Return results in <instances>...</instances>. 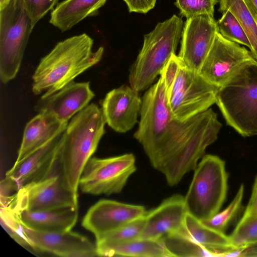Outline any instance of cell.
I'll list each match as a JSON object with an SVG mask.
<instances>
[{
	"label": "cell",
	"instance_id": "24",
	"mask_svg": "<svg viewBox=\"0 0 257 257\" xmlns=\"http://www.w3.org/2000/svg\"><path fill=\"white\" fill-rule=\"evenodd\" d=\"M99 256L170 257L162 239L137 238L106 246H96Z\"/></svg>",
	"mask_w": 257,
	"mask_h": 257
},
{
	"label": "cell",
	"instance_id": "10",
	"mask_svg": "<svg viewBox=\"0 0 257 257\" xmlns=\"http://www.w3.org/2000/svg\"><path fill=\"white\" fill-rule=\"evenodd\" d=\"M140 114L139 126L134 136L148 156L164 137L174 119L162 76L144 93Z\"/></svg>",
	"mask_w": 257,
	"mask_h": 257
},
{
	"label": "cell",
	"instance_id": "35",
	"mask_svg": "<svg viewBox=\"0 0 257 257\" xmlns=\"http://www.w3.org/2000/svg\"><path fill=\"white\" fill-rule=\"evenodd\" d=\"M130 13L146 14L155 6L157 0H123Z\"/></svg>",
	"mask_w": 257,
	"mask_h": 257
},
{
	"label": "cell",
	"instance_id": "26",
	"mask_svg": "<svg viewBox=\"0 0 257 257\" xmlns=\"http://www.w3.org/2000/svg\"><path fill=\"white\" fill-rule=\"evenodd\" d=\"M218 11H229L236 17L250 43V52L257 60V22L242 0H220Z\"/></svg>",
	"mask_w": 257,
	"mask_h": 257
},
{
	"label": "cell",
	"instance_id": "38",
	"mask_svg": "<svg viewBox=\"0 0 257 257\" xmlns=\"http://www.w3.org/2000/svg\"><path fill=\"white\" fill-rule=\"evenodd\" d=\"M254 19L257 20V0H242Z\"/></svg>",
	"mask_w": 257,
	"mask_h": 257
},
{
	"label": "cell",
	"instance_id": "17",
	"mask_svg": "<svg viewBox=\"0 0 257 257\" xmlns=\"http://www.w3.org/2000/svg\"><path fill=\"white\" fill-rule=\"evenodd\" d=\"M94 96L89 82L72 81L51 95L42 96L35 109L38 113H49L61 121L69 122L88 105Z\"/></svg>",
	"mask_w": 257,
	"mask_h": 257
},
{
	"label": "cell",
	"instance_id": "11",
	"mask_svg": "<svg viewBox=\"0 0 257 257\" xmlns=\"http://www.w3.org/2000/svg\"><path fill=\"white\" fill-rule=\"evenodd\" d=\"M15 200L22 211L78 207V197L67 189L60 173L25 185L15 193Z\"/></svg>",
	"mask_w": 257,
	"mask_h": 257
},
{
	"label": "cell",
	"instance_id": "33",
	"mask_svg": "<svg viewBox=\"0 0 257 257\" xmlns=\"http://www.w3.org/2000/svg\"><path fill=\"white\" fill-rule=\"evenodd\" d=\"M29 15L32 28L49 11L53 9L59 0H22Z\"/></svg>",
	"mask_w": 257,
	"mask_h": 257
},
{
	"label": "cell",
	"instance_id": "22",
	"mask_svg": "<svg viewBox=\"0 0 257 257\" xmlns=\"http://www.w3.org/2000/svg\"><path fill=\"white\" fill-rule=\"evenodd\" d=\"M178 233L200 245L223 253L225 256H233L234 251L239 249L232 245L229 235L209 227L188 212Z\"/></svg>",
	"mask_w": 257,
	"mask_h": 257
},
{
	"label": "cell",
	"instance_id": "3",
	"mask_svg": "<svg viewBox=\"0 0 257 257\" xmlns=\"http://www.w3.org/2000/svg\"><path fill=\"white\" fill-rule=\"evenodd\" d=\"M106 123L101 109L91 103L71 118L62 135L60 174L66 187L77 197L82 171L105 133Z\"/></svg>",
	"mask_w": 257,
	"mask_h": 257
},
{
	"label": "cell",
	"instance_id": "39",
	"mask_svg": "<svg viewBox=\"0 0 257 257\" xmlns=\"http://www.w3.org/2000/svg\"><path fill=\"white\" fill-rule=\"evenodd\" d=\"M11 0H0V10L5 8Z\"/></svg>",
	"mask_w": 257,
	"mask_h": 257
},
{
	"label": "cell",
	"instance_id": "2",
	"mask_svg": "<svg viewBox=\"0 0 257 257\" xmlns=\"http://www.w3.org/2000/svg\"><path fill=\"white\" fill-rule=\"evenodd\" d=\"M93 39L86 34L74 36L56 44L43 57L32 76L35 95H51L73 81L78 75L97 64L104 49L92 51Z\"/></svg>",
	"mask_w": 257,
	"mask_h": 257
},
{
	"label": "cell",
	"instance_id": "32",
	"mask_svg": "<svg viewBox=\"0 0 257 257\" xmlns=\"http://www.w3.org/2000/svg\"><path fill=\"white\" fill-rule=\"evenodd\" d=\"M217 0H176L175 6L179 9L182 17L187 19L198 15H214Z\"/></svg>",
	"mask_w": 257,
	"mask_h": 257
},
{
	"label": "cell",
	"instance_id": "29",
	"mask_svg": "<svg viewBox=\"0 0 257 257\" xmlns=\"http://www.w3.org/2000/svg\"><path fill=\"white\" fill-rule=\"evenodd\" d=\"M244 192V185L241 184L233 199L224 210L218 212L211 218L201 221L212 229L224 233L229 223L240 210Z\"/></svg>",
	"mask_w": 257,
	"mask_h": 257
},
{
	"label": "cell",
	"instance_id": "19",
	"mask_svg": "<svg viewBox=\"0 0 257 257\" xmlns=\"http://www.w3.org/2000/svg\"><path fill=\"white\" fill-rule=\"evenodd\" d=\"M187 213L185 196L175 194L166 198L158 206L146 212L139 238L159 240L179 232Z\"/></svg>",
	"mask_w": 257,
	"mask_h": 257
},
{
	"label": "cell",
	"instance_id": "20",
	"mask_svg": "<svg viewBox=\"0 0 257 257\" xmlns=\"http://www.w3.org/2000/svg\"><path fill=\"white\" fill-rule=\"evenodd\" d=\"M69 122L60 120L47 113H38L26 124L16 166L34 151L62 134Z\"/></svg>",
	"mask_w": 257,
	"mask_h": 257
},
{
	"label": "cell",
	"instance_id": "9",
	"mask_svg": "<svg viewBox=\"0 0 257 257\" xmlns=\"http://www.w3.org/2000/svg\"><path fill=\"white\" fill-rule=\"evenodd\" d=\"M137 170L132 153L106 158L91 157L81 175L79 188L84 193L111 195L120 193Z\"/></svg>",
	"mask_w": 257,
	"mask_h": 257
},
{
	"label": "cell",
	"instance_id": "41",
	"mask_svg": "<svg viewBox=\"0 0 257 257\" xmlns=\"http://www.w3.org/2000/svg\"><path fill=\"white\" fill-rule=\"evenodd\" d=\"M255 216H256V215H255Z\"/></svg>",
	"mask_w": 257,
	"mask_h": 257
},
{
	"label": "cell",
	"instance_id": "31",
	"mask_svg": "<svg viewBox=\"0 0 257 257\" xmlns=\"http://www.w3.org/2000/svg\"><path fill=\"white\" fill-rule=\"evenodd\" d=\"M216 22L218 32L225 39L251 49L248 39L239 22L229 11L222 13Z\"/></svg>",
	"mask_w": 257,
	"mask_h": 257
},
{
	"label": "cell",
	"instance_id": "13",
	"mask_svg": "<svg viewBox=\"0 0 257 257\" xmlns=\"http://www.w3.org/2000/svg\"><path fill=\"white\" fill-rule=\"evenodd\" d=\"M217 32L213 15L203 14L186 19L178 56L187 68L199 73Z\"/></svg>",
	"mask_w": 257,
	"mask_h": 257
},
{
	"label": "cell",
	"instance_id": "37",
	"mask_svg": "<svg viewBox=\"0 0 257 257\" xmlns=\"http://www.w3.org/2000/svg\"><path fill=\"white\" fill-rule=\"evenodd\" d=\"M239 256L257 257V243L242 249Z\"/></svg>",
	"mask_w": 257,
	"mask_h": 257
},
{
	"label": "cell",
	"instance_id": "12",
	"mask_svg": "<svg viewBox=\"0 0 257 257\" xmlns=\"http://www.w3.org/2000/svg\"><path fill=\"white\" fill-rule=\"evenodd\" d=\"M253 59L246 48L225 39L218 32L199 74L219 88L242 65Z\"/></svg>",
	"mask_w": 257,
	"mask_h": 257
},
{
	"label": "cell",
	"instance_id": "40",
	"mask_svg": "<svg viewBox=\"0 0 257 257\" xmlns=\"http://www.w3.org/2000/svg\"><path fill=\"white\" fill-rule=\"evenodd\" d=\"M256 22H257V20H256Z\"/></svg>",
	"mask_w": 257,
	"mask_h": 257
},
{
	"label": "cell",
	"instance_id": "4",
	"mask_svg": "<svg viewBox=\"0 0 257 257\" xmlns=\"http://www.w3.org/2000/svg\"><path fill=\"white\" fill-rule=\"evenodd\" d=\"M215 103L240 135H257V60L245 62L219 88Z\"/></svg>",
	"mask_w": 257,
	"mask_h": 257
},
{
	"label": "cell",
	"instance_id": "28",
	"mask_svg": "<svg viewBox=\"0 0 257 257\" xmlns=\"http://www.w3.org/2000/svg\"><path fill=\"white\" fill-rule=\"evenodd\" d=\"M145 224V216L96 240V246L117 244L139 238Z\"/></svg>",
	"mask_w": 257,
	"mask_h": 257
},
{
	"label": "cell",
	"instance_id": "8",
	"mask_svg": "<svg viewBox=\"0 0 257 257\" xmlns=\"http://www.w3.org/2000/svg\"><path fill=\"white\" fill-rule=\"evenodd\" d=\"M218 89L182 62L174 82L167 93L173 118L182 121L207 110L215 103Z\"/></svg>",
	"mask_w": 257,
	"mask_h": 257
},
{
	"label": "cell",
	"instance_id": "18",
	"mask_svg": "<svg viewBox=\"0 0 257 257\" xmlns=\"http://www.w3.org/2000/svg\"><path fill=\"white\" fill-rule=\"evenodd\" d=\"M142 99L139 92L122 85L108 92L101 102V110L108 125L114 131L124 133L138 122Z\"/></svg>",
	"mask_w": 257,
	"mask_h": 257
},
{
	"label": "cell",
	"instance_id": "5",
	"mask_svg": "<svg viewBox=\"0 0 257 257\" xmlns=\"http://www.w3.org/2000/svg\"><path fill=\"white\" fill-rule=\"evenodd\" d=\"M183 27L181 18L174 15L144 35L143 47L130 70L131 87L139 92L151 86L175 54Z\"/></svg>",
	"mask_w": 257,
	"mask_h": 257
},
{
	"label": "cell",
	"instance_id": "25",
	"mask_svg": "<svg viewBox=\"0 0 257 257\" xmlns=\"http://www.w3.org/2000/svg\"><path fill=\"white\" fill-rule=\"evenodd\" d=\"M162 239L171 256H225L223 253L200 245L179 233L167 235Z\"/></svg>",
	"mask_w": 257,
	"mask_h": 257
},
{
	"label": "cell",
	"instance_id": "21",
	"mask_svg": "<svg viewBox=\"0 0 257 257\" xmlns=\"http://www.w3.org/2000/svg\"><path fill=\"white\" fill-rule=\"evenodd\" d=\"M22 223L33 230L62 232L71 230L77 222L78 207L33 211L24 210L21 214Z\"/></svg>",
	"mask_w": 257,
	"mask_h": 257
},
{
	"label": "cell",
	"instance_id": "7",
	"mask_svg": "<svg viewBox=\"0 0 257 257\" xmlns=\"http://www.w3.org/2000/svg\"><path fill=\"white\" fill-rule=\"evenodd\" d=\"M33 29L22 0H11L0 10V79L3 83L16 77Z\"/></svg>",
	"mask_w": 257,
	"mask_h": 257
},
{
	"label": "cell",
	"instance_id": "1",
	"mask_svg": "<svg viewBox=\"0 0 257 257\" xmlns=\"http://www.w3.org/2000/svg\"><path fill=\"white\" fill-rule=\"evenodd\" d=\"M222 124L211 109L184 120L173 119L168 132L147 156L152 167L165 176L168 184H178L194 171L206 148L217 138Z\"/></svg>",
	"mask_w": 257,
	"mask_h": 257
},
{
	"label": "cell",
	"instance_id": "15",
	"mask_svg": "<svg viewBox=\"0 0 257 257\" xmlns=\"http://www.w3.org/2000/svg\"><path fill=\"white\" fill-rule=\"evenodd\" d=\"M144 206L109 199H101L92 205L82 219V225L95 236L96 240L145 216Z\"/></svg>",
	"mask_w": 257,
	"mask_h": 257
},
{
	"label": "cell",
	"instance_id": "27",
	"mask_svg": "<svg viewBox=\"0 0 257 257\" xmlns=\"http://www.w3.org/2000/svg\"><path fill=\"white\" fill-rule=\"evenodd\" d=\"M21 212L14 200L11 198L8 202L1 205V223L11 237L20 245L33 249L22 224Z\"/></svg>",
	"mask_w": 257,
	"mask_h": 257
},
{
	"label": "cell",
	"instance_id": "16",
	"mask_svg": "<svg viewBox=\"0 0 257 257\" xmlns=\"http://www.w3.org/2000/svg\"><path fill=\"white\" fill-rule=\"evenodd\" d=\"M22 224L35 250L64 257L97 256L96 243L80 233L71 230L62 232L37 231L28 228L22 222Z\"/></svg>",
	"mask_w": 257,
	"mask_h": 257
},
{
	"label": "cell",
	"instance_id": "30",
	"mask_svg": "<svg viewBox=\"0 0 257 257\" xmlns=\"http://www.w3.org/2000/svg\"><path fill=\"white\" fill-rule=\"evenodd\" d=\"M232 245L242 249L257 243V215L240 219L229 235Z\"/></svg>",
	"mask_w": 257,
	"mask_h": 257
},
{
	"label": "cell",
	"instance_id": "36",
	"mask_svg": "<svg viewBox=\"0 0 257 257\" xmlns=\"http://www.w3.org/2000/svg\"><path fill=\"white\" fill-rule=\"evenodd\" d=\"M257 215V176L253 184L250 198L244 211L242 218Z\"/></svg>",
	"mask_w": 257,
	"mask_h": 257
},
{
	"label": "cell",
	"instance_id": "34",
	"mask_svg": "<svg viewBox=\"0 0 257 257\" xmlns=\"http://www.w3.org/2000/svg\"><path fill=\"white\" fill-rule=\"evenodd\" d=\"M182 61L175 54L172 55L162 69L160 76H162L167 93L170 90L178 75Z\"/></svg>",
	"mask_w": 257,
	"mask_h": 257
},
{
	"label": "cell",
	"instance_id": "14",
	"mask_svg": "<svg viewBox=\"0 0 257 257\" xmlns=\"http://www.w3.org/2000/svg\"><path fill=\"white\" fill-rule=\"evenodd\" d=\"M63 133L33 152L10 169L2 181L11 191L43 180L53 175L58 165L59 150Z\"/></svg>",
	"mask_w": 257,
	"mask_h": 257
},
{
	"label": "cell",
	"instance_id": "6",
	"mask_svg": "<svg viewBox=\"0 0 257 257\" xmlns=\"http://www.w3.org/2000/svg\"><path fill=\"white\" fill-rule=\"evenodd\" d=\"M194 171L185 205L188 213L205 220L219 212L227 195L228 175L225 162L213 155H204Z\"/></svg>",
	"mask_w": 257,
	"mask_h": 257
},
{
	"label": "cell",
	"instance_id": "23",
	"mask_svg": "<svg viewBox=\"0 0 257 257\" xmlns=\"http://www.w3.org/2000/svg\"><path fill=\"white\" fill-rule=\"evenodd\" d=\"M107 0H65L57 5L49 23L64 32L87 17L96 16Z\"/></svg>",
	"mask_w": 257,
	"mask_h": 257
}]
</instances>
